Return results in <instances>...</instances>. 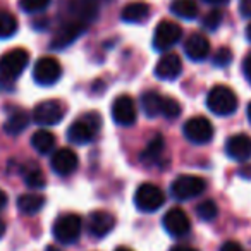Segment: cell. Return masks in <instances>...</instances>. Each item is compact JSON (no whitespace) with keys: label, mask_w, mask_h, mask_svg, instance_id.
Returning <instances> with one entry per match:
<instances>
[{"label":"cell","mask_w":251,"mask_h":251,"mask_svg":"<svg viewBox=\"0 0 251 251\" xmlns=\"http://www.w3.org/2000/svg\"><path fill=\"white\" fill-rule=\"evenodd\" d=\"M4 234H5V222L4 220H0V239L4 237Z\"/></svg>","instance_id":"39"},{"label":"cell","mask_w":251,"mask_h":251,"mask_svg":"<svg viewBox=\"0 0 251 251\" xmlns=\"http://www.w3.org/2000/svg\"><path fill=\"white\" fill-rule=\"evenodd\" d=\"M165 203V195L158 186L150 184V182H143L138 186L136 193H134V205L140 212L151 213L162 208Z\"/></svg>","instance_id":"4"},{"label":"cell","mask_w":251,"mask_h":251,"mask_svg":"<svg viewBox=\"0 0 251 251\" xmlns=\"http://www.w3.org/2000/svg\"><path fill=\"white\" fill-rule=\"evenodd\" d=\"M182 73V62L181 57L176 53H167L164 55L155 66V76L162 81H174L181 76Z\"/></svg>","instance_id":"17"},{"label":"cell","mask_w":251,"mask_h":251,"mask_svg":"<svg viewBox=\"0 0 251 251\" xmlns=\"http://www.w3.org/2000/svg\"><path fill=\"white\" fill-rule=\"evenodd\" d=\"M115 251H131L129 248H124V246H121V248H117Z\"/></svg>","instance_id":"44"},{"label":"cell","mask_w":251,"mask_h":251,"mask_svg":"<svg viewBox=\"0 0 251 251\" xmlns=\"http://www.w3.org/2000/svg\"><path fill=\"white\" fill-rule=\"evenodd\" d=\"M220 251H244V250L239 243H236V241H227V243L222 244Z\"/></svg>","instance_id":"36"},{"label":"cell","mask_w":251,"mask_h":251,"mask_svg":"<svg viewBox=\"0 0 251 251\" xmlns=\"http://www.w3.org/2000/svg\"><path fill=\"white\" fill-rule=\"evenodd\" d=\"M248 121L251 122V103L248 105Z\"/></svg>","instance_id":"43"},{"label":"cell","mask_w":251,"mask_h":251,"mask_svg":"<svg viewBox=\"0 0 251 251\" xmlns=\"http://www.w3.org/2000/svg\"><path fill=\"white\" fill-rule=\"evenodd\" d=\"M150 16V5L145 2H131L121 11V19L129 25H141Z\"/></svg>","instance_id":"20"},{"label":"cell","mask_w":251,"mask_h":251,"mask_svg":"<svg viewBox=\"0 0 251 251\" xmlns=\"http://www.w3.org/2000/svg\"><path fill=\"white\" fill-rule=\"evenodd\" d=\"M7 205V195L0 189V210H4V206Z\"/></svg>","instance_id":"37"},{"label":"cell","mask_w":251,"mask_h":251,"mask_svg":"<svg viewBox=\"0 0 251 251\" xmlns=\"http://www.w3.org/2000/svg\"><path fill=\"white\" fill-rule=\"evenodd\" d=\"M230 62H232V52H230V49L220 47L215 52V55H213V64H215L217 67H226V66H229Z\"/></svg>","instance_id":"33"},{"label":"cell","mask_w":251,"mask_h":251,"mask_svg":"<svg viewBox=\"0 0 251 251\" xmlns=\"http://www.w3.org/2000/svg\"><path fill=\"white\" fill-rule=\"evenodd\" d=\"M239 12L243 18H251V0H239Z\"/></svg>","instance_id":"34"},{"label":"cell","mask_w":251,"mask_h":251,"mask_svg":"<svg viewBox=\"0 0 251 251\" xmlns=\"http://www.w3.org/2000/svg\"><path fill=\"white\" fill-rule=\"evenodd\" d=\"M84 29H86V25H83V23H79V21H74V19L64 23L59 28V31L55 33V36L52 38V49L64 50V49H67V47H71L81 35H83Z\"/></svg>","instance_id":"13"},{"label":"cell","mask_w":251,"mask_h":251,"mask_svg":"<svg viewBox=\"0 0 251 251\" xmlns=\"http://www.w3.org/2000/svg\"><path fill=\"white\" fill-rule=\"evenodd\" d=\"M52 0H19V7L26 14H38L45 11Z\"/></svg>","instance_id":"29"},{"label":"cell","mask_w":251,"mask_h":251,"mask_svg":"<svg viewBox=\"0 0 251 251\" xmlns=\"http://www.w3.org/2000/svg\"><path fill=\"white\" fill-rule=\"evenodd\" d=\"M45 205V196L35 195V193H29V195H21L18 198V208L21 213L26 215H35Z\"/></svg>","instance_id":"23"},{"label":"cell","mask_w":251,"mask_h":251,"mask_svg":"<svg viewBox=\"0 0 251 251\" xmlns=\"http://www.w3.org/2000/svg\"><path fill=\"white\" fill-rule=\"evenodd\" d=\"M196 213H198V217L201 220L210 222V220H213L217 217L219 208H217V205H215L213 200H205V201H201L198 206H196Z\"/></svg>","instance_id":"28"},{"label":"cell","mask_w":251,"mask_h":251,"mask_svg":"<svg viewBox=\"0 0 251 251\" xmlns=\"http://www.w3.org/2000/svg\"><path fill=\"white\" fill-rule=\"evenodd\" d=\"M171 251H198V250H195L191 246H174Z\"/></svg>","instance_id":"38"},{"label":"cell","mask_w":251,"mask_h":251,"mask_svg":"<svg viewBox=\"0 0 251 251\" xmlns=\"http://www.w3.org/2000/svg\"><path fill=\"white\" fill-rule=\"evenodd\" d=\"M18 19L9 11L0 9V40H7L18 33Z\"/></svg>","instance_id":"27"},{"label":"cell","mask_w":251,"mask_h":251,"mask_svg":"<svg viewBox=\"0 0 251 251\" xmlns=\"http://www.w3.org/2000/svg\"><path fill=\"white\" fill-rule=\"evenodd\" d=\"M182 38V28L174 21H160L153 31V49L158 52L172 49Z\"/></svg>","instance_id":"10"},{"label":"cell","mask_w":251,"mask_h":251,"mask_svg":"<svg viewBox=\"0 0 251 251\" xmlns=\"http://www.w3.org/2000/svg\"><path fill=\"white\" fill-rule=\"evenodd\" d=\"M112 119L117 126L122 127H129L136 122L138 112L136 105H134L133 98L129 95H121L114 100L112 103Z\"/></svg>","instance_id":"11"},{"label":"cell","mask_w":251,"mask_h":251,"mask_svg":"<svg viewBox=\"0 0 251 251\" xmlns=\"http://www.w3.org/2000/svg\"><path fill=\"white\" fill-rule=\"evenodd\" d=\"M246 38H248V42L251 43V23L246 26Z\"/></svg>","instance_id":"40"},{"label":"cell","mask_w":251,"mask_h":251,"mask_svg":"<svg viewBox=\"0 0 251 251\" xmlns=\"http://www.w3.org/2000/svg\"><path fill=\"white\" fill-rule=\"evenodd\" d=\"M101 117L98 112H88L81 119L74 121L67 129V140L74 145H86L100 131Z\"/></svg>","instance_id":"1"},{"label":"cell","mask_w":251,"mask_h":251,"mask_svg":"<svg viewBox=\"0 0 251 251\" xmlns=\"http://www.w3.org/2000/svg\"><path fill=\"white\" fill-rule=\"evenodd\" d=\"M45 251H60L57 246H47V250Z\"/></svg>","instance_id":"42"},{"label":"cell","mask_w":251,"mask_h":251,"mask_svg":"<svg viewBox=\"0 0 251 251\" xmlns=\"http://www.w3.org/2000/svg\"><path fill=\"white\" fill-rule=\"evenodd\" d=\"M226 153L236 162H244L251 157V138L248 134H234L227 140Z\"/></svg>","instance_id":"18"},{"label":"cell","mask_w":251,"mask_h":251,"mask_svg":"<svg viewBox=\"0 0 251 251\" xmlns=\"http://www.w3.org/2000/svg\"><path fill=\"white\" fill-rule=\"evenodd\" d=\"M69 14L73 16L74 21H79L83 25L97 21L100 14V0H71Z\"/></svg>","instance_id":"14"},{"label":"cell","mask_w":251,"mask_h":251,"mask_svg":"<svg viewBox=\"0 0 251 251\" xmlns=\"http://www.w3.org/2000/svg\"><path fill=\"white\" fill-rule=\"evenodd\" d=\"M29 124V117L25 110H16L14 114L9 115V119L4 124V131L9 134V136H18L23 131L28 127Z\"/></svg>","instance_id":"24"},{"label":"cell","mask_w":251,"mask_h":251,"mask_svg":"<svg viewBox=\"0 0 251 251\" xmlns=\"http://www.w3.org/2000/svg\"><path fill=\"white\" fill-rule=\"evenodd\" d=\"M115 227V217L105 210H95L88 217V232L93 237H105Z\"/></svg>","instance_id":"16"},{"label":"cell","mask_w":251,"mask_h":251,"mask_svg":"<svg viewBox=\"0 0 251 251\" xmlns=\"http://www.w3.org/2000/svg\"><path fill=\"white\" fill-rule=\"evenodd\" d=\"M182 133H184L186 140L191 141V143L205 145L212 140L215 131H213V126L208 119L203 117V115H196V117H191L184 122Z\"/></svg>","instance_id":"8"},{"label":"cell","mask_w":251,"mask_h":251,"mask_svg":"<svg viewBox=\"0 0 251 251\" xmlns=\"http://www.w3.org/2000/svg\"><path fill=\"white\" fill-rule=\"evenodd\" d=\"M164 101H165V97H162L157 91H145V93L141 95V108H143L145 114L151 119L162 115Z\"/></svg>","instance_id":"21"},{"label":"cell","mask_w":251,"mask_h":251,"mask_svg":"<svg viewBox=\"0 0 251 251\" xmlns=\"http://www.w3.org/2000/svg\"><path fill=\"white\" fill-rule=\"evenodd\" d=\"M171 12L182 19H195L198 16V4L195 0H174L171 4Z\"/></svg>","instance_id":"26"},{"label":"cell","mask_w":251,"mask_h":251,"mask_svg":"<svg viewBox=\"0 0 251 251\" xmlns=\"http://www.w3.org/2000/svg\"><path fill=\"white\" fill-rule=\"evenodd\" d=\"M66 115V107L59 100H45L38 103L33 110V121L38 126L49 127V126H57L64 121Z\"/></svg>","instance_id":"9"},{"label":"cell","mask_w":251,"mask_h":251,"mask_svg":"<svg viewBox=\"0 0 251 251\" xmlns=\"http://www.w3.org/2000/svg\"><path fill=\"white\" fill-rule=\"evenodd\" d=\"M184 53L193 62H201L210 53V42L201 33H193L184 43Z\"/></svg>","instance_id":"19"},{"label":"cell","mask_w":251,"mask_h":251,"mask_svg":"<svg viewBox=\"0 0 251 251\" xmlns=\"http://www.w3.org/2000/svg\"><path fill=\"white\" fill-rule=\"evenodd\" d=\"M203 2H206V4H224L227 0H203Z\"/></svg>","instance_id":"41"},{"label":"cell","mask_w":251,"mask_h":251,"mask_svg":"<svg viewBox=\"0 0 251 251\" xmlns=\"http://www.w3.org/2000/svg\"><path fill=\"white\" fill-rule=\"evenodd\" d=\"M25 182H26V186L28 188H31V189H42V188H45V176H43V172L42 171H31V172H28L26 174V177H25Z\"/></svg>","instance_id":"30"},{"label":"cell","mask_w":251,"mask_h":251,"mask_svg":"<svg viewBox=\"0 0 251 251\" xmlns=\"http://www.w3.org/2000/svg\"><path fill=\"white\" fill-rule=\"evenodd\" d=\"M50 165H52V171L55 172L57 176L67 177V176H71L77 169L79 160H77V155L74 153L71 148H59V150L52 155Z\"/></svg>","instance_id":"15"},{"label":"cell","mask_w":251,"mask_h":251,"mask_svg":"<svg viewBox=\"0 0 251 251\" xmlns=\"http://www.w3.org/2000/svg\"><path fill=\"white\" fill-rule=\"evenodd\" d=\"M206 189V182L205 179L198 177V176H179L176 177V181L172 182L171 186V193L176 200H181V201H186V200L196 198L198 195H201Z\"/></svg>","instance_id":"7"},{"label":"cell","mask_w":251,"mask_h":251,"mask_svg":"<svg viewBox=\"0 0 251 251\" xmlns=\"http://www.w3.org/2000/svg\"><path fill=\"white\" fill-rule=\"evenodd\" d=\"M55 143H57L55 134H52L50 131H47V129L36 131V133L31 136V147L35 148L40 155L52 153L53 148H55Z\"/></svg>","instance_id":"22"},{"label":"cell","mask_w":251,"mask_h":251,"mask_svg":"<svg viewBox=\"0 0 251 251\" xmlns=\"http://www.w3.org/2000/svg\"><path fill=\"white\" fill-rule=\"evenodd\" d=\"M243 74L248 79V83L251 84V53H248L246 59L243 60Z\"/></svg>","instance_id":"35"},{"label":"cell","mask_w":251,"mask_h":251,"mask_svg":"<svg viewBox=\"0 0 251 251\" xmlns=\"http://www.w3.org/2000/svg\"><path fill=\"white\" fill-rule=\"evenodd\" d=\"M162 115L167 119H176L181 115V105L179 101H176L174 98H169L165 97V101H164V110H162Z\"/></svg>","instance_id":"31"},{"label":"cell","mask_w":251,"mask_h":251,"mask_svg":"<svg viewBox=\"0 0 251 251\" xmlns=\"http://www.w3.org/2000/svg\"><path fill=\"white\" fill-rule=\"evenodd\" d=\"M203 28H206L208 31H215L220 25H222V12L220 11H210L208 14L203 18Z\"/></svg>","instance_id":"32"},{"label":"cell","mask_w":251,"mask_h":251,"mask_svg":"<svg viewBox=\"0 0 251 251\" xmlns=\"http://www.w3.org/2000/svg\"><path fill=\"white\" fill-rule=\"evenodd\" d=\"M206 107H208L210 112L220 115V117L230 115L237 108V97L229 86L217 84L206 95Z\"/></svg>","instance_id":"3"},{"label":"cell","mask_w":251,"mask_h":251,"mask_svg":"<svg viewBox=\"0 0 251 251\" xmlns=\"http://www.w3.org/2000/svg\"><path fill=\"white\" fill-rule=\"evenodd\" d=\"M162 224H164V229L167 230V234H171L172 237H182L191 230V220H189L188 213L177 206L167 210Z\"/></svg>","instance_id":"12"},{"label":"cell","mask_w":251,"mask_h":251,"mask_svg":"<svg viewBox=\"0 0 251 251\" xmlns=\"http://www.w3.org/2000/svg\"><path fill=\"white\" fill-rule=\"evenodd\" d=\"M164 148H165V143H164L162 134H155L153 140H150V143L147 145V148L141 151L140 160L143 162V164H153V162H157L158 158L162 157Z\"/></svg>","instance_id":"25"},{"label":"cell","mask_w":251,"mask_h":251,"mask_svg":"<svg viewBox=\"0 0 251 251\" xmlns=\"http://www.w3.org/2000/svg\"><path fill=\"white\" fill-rule=\"evenodd\" d=\"M81 229H83V220L76 213H64L53 224V236L59 243L62 244H73L81 236Z\"/></svg>","instance_id":"5"},{"label":"cell","mask_w":251,"mask_h":251,"mask_svg":"<svg viewBox=\"0 0 251 251\" xmlns=\"http://www.w3.org/2000/svg\"><path fill=\"white\" fill-rule=\"evenodd\" d=\"M29 62V53L25 49H12L0 57V83L18 79Z\"/></svg>","instance_id":"2"},{"label":"cell","mask_w":251,"mask_h":251,"mask_svg":"<svg viewBox=\"0 0 251 251\" xmlns=\"http://www.w3.org/2000/svg\"><path fill=\"white\" fill-rule=\"evenodd\" d=\"M62 76V66L55 57H42L33 67V79L40 86H52Z\"/></svg>","instance_id":"6"}]
</instances>
